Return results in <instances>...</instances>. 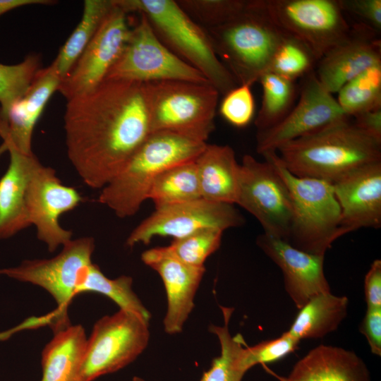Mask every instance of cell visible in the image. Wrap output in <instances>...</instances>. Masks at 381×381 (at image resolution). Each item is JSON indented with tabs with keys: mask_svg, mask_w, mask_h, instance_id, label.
I'll use <instances>...</instances> for the list:
<instances>
[{
	"mask_svg": "<svg viewBox=\"0 0 381 381\" xmlns=\"http://www.w3.org/2000/svg\"><path fill=\"white\" fill-rule=\"evenodd\" d=\"M66 101L68 157L83 181L100 190L152 133L147 83L107 79Z\"/></svg>",
	"mask_w": 381,
	"mask_h": 381,
	"instance_id": "obj_1",
	"label": "cell"
},
{
	"mask_svg": "<svg viewBox=\"0 0 381 381\" xmlns=\"http://www.w3.org/2000/svg\"><path fill=\"white\" fill-rule=\"evenodd\" d=\"M276 152L292 174L332 183L360 167L381 162V143L349 118L289 141Z\"/></svg>",
	"mask_w": 381,
	"mask_h": 381,
	"instance_id": "obj_2",
	"label": "cell"
},
{
	"mask_svg": "<svg viewBox=\"0 0 381 381\" xmlns=\"http://www.w3.org/2000/svg\"><path fill=\"white\" fill-rule=\"evenodd\" d=\"M206 145L171 132H152L126 166L100 189L98 202L120 218L135 214L161 174L195 161Z\"/></svg>",
	"mask_w": 381,
	"mask_h": 381,
	"instance_id": "obj_3",
	"label": "cell"
},
{
	"mask_svg": "<svg viewBox=\"0 0 381 381\" xmlns=\"http://www.w3.org/2000/svg\"><path fill=\"white\" fill-rule=\"evenodd\" d=\"M222 64L238 85H252L269 71L273 56L286 35L267 14L262 0L223 25L205 28Z\"/></svg>",
	"mask_w": 381,
	"mask_h": 381,
	"instance_id": "obj_4",
	"label": "cell"
},
{
	"mask_svg": "<svg viewBox=\"0 0 381 381\" xmlns=\"http://www.w3.org/2000/svg\"><path fill=\"white\" fill-rule=\"evenodd\" d=\"M127 13L144 15L161 41L198 70L219 94L238 84L218 58L204 28L173 0H114Z\"/></svg>",
	"mask_w": 381,
	"mask_h": 381,
	"instance_id": "obj_5",
	"label": "cell"
},
{
	"mask_svg": "<svg viewBox=\"0 0 381 381\" xmlns=\"http://www.w3.org/2000/svg\"><path fill=\"white\" fill-rule=\"evenodd\" d=\"M262 155L275 167L290 193L292 217L287 242L304 252L325 255L334 241L346 234L332 183L292 174L276 151Z\"/></svg>",
	"mask_w": 381,
	"mask_h": 381,
	"instance_id": "obj_6",
	"label": "cell"
},
{
	"mask_svg": "<svg viewBox=\"0 0 381 381\" xmlns=\"http://www.w3.org/2000/svg\"><path fill=\"white\" fill-rule=\"evenodd\" d=\"M152 132L168 131L206 143L215 128L219 93L210 83H147Z\"/></svg>",
	"mask_w": 381,
	"mask_h": 381,
	"instance_id": "obj_7",
	"label": "cell"
},
{
	"mask_svg": "<svg viewBox=\"0 0 381 381\" xmlns=\"http://www.w3.org/2000/svg\"><path fill=\"white\" fill-rule=\"evenodd\" d=\"M95 240L85 236L71 239L61 252L49 259L25 260L19 265L0 269L4 275L21 282L30 283L46 290L56 303V310L48 317L54 332L71 325L68 308L83 270L92 262Z\"/></svg>",
	"mask_w": 381,
	"mask_h": 381,
	"instance_id": "obj_8",
	"label": "cell"
},
{
	"mask_svg": "<svg viewBox=\"0 0 381 381\" xmlns=\"http://www.w3.org/2000/svg\"><path fill=\"white\" fill-rule=\"evenodd\" d=\"M149 339V322L135 313L119 309L102 317L87 339L80 381H93L125 368L145 351Z\"/></svg>",
	"mask_w": 381,
	"mask_h": 381,
	"instance_id": "obj_9",
	"label": "cell"
},
{
	"mask_svg": "<svg viewBox=\"0 0 381 381\" xmlns=\"http://www.w3.org/2000/svg\"><path fill=\"white\" fill-rule=\"evenodd\" d=\"M273 22L303 43L318 61L344 40L351 26L339 0H262Z\"/></svg>",
	"mask_w": 381,
	"mask_h": 381,
	"instance_id": "obj_10",
	"label": "cell"
},
{
	"mask_svg": "<svg viewBox=\"0 0 381 381\" xmlns=\"http://www.w3.org/2000/svg\"><path fill=\"white\" fill-rule=\"evenodd\" d=\"M107 79L143 83L165 80L210 83L202 73L161 41L143 14H140L137 24L131 28L127 43L109 71Z\"/></svg>",
	"mask_w": 381,
	"mask_h": 381,
	"instance_id": "obj_11",
	"label": "cell"
},
{
	"mask_svg": "<svg viewBox=\"0 0 381 381\" xmlns=\"http://www.w3.org/2000/svg\"><path fill=\"white\" fill-rule=\"evenodd\" d=\"M259 222L264 234L288 241L292 217L289 188L273 164L250 155L240 164L236 204Z\"/></svg>",
	"mask_w": 381,
	"mask_h": 381,
	"instance_id": "obj_12",
	"label": "cell"
},
{
	"mask_svg": "<svg viewBox=\"0 0 381 381\" xmlns=\"http://www.w3.org/2000/svg\"><path fill=\"white\" fill-rule=\"evenodd\" d=\"M243 222L234 205L200 198L155 209L132 230L126 243L131 248L138 243L149 244L156 236L177 239L205 229L224 231Z\"/></svg>",
	"mask_w": 381,
	"mask_h": 381,
	"instance_id": "obj_13",
	"label": "cell"
},
{
	"mask_svg": "<svg viewBox=\"0 0 381 381\" xmlns=\"http://www.w3.org/2000/svg\"><path fill=\"white\" fill-rule=\"evenodd\" d=\"M113 4L96 34L59 85L58 91L66 100L103 83L127 43L131 30L128 13L114 0Z\"/></svg>",
	"mask_w": 381,
	"mask_h": 381,
	"instance_id": "obj_14",
	"label": "cell"
},
{
	"mask_svg": "<svg viewBox=\"0 0 381 381\" xmlns=\"http://www.w3.org/2000/svg\"><path fill=\"white\" fill-rule=\"evenodd\" d=\"M83 200L75 188L62 183L53 168L37 163L28 186L26 209L30 224L49 252L72 239V232L61 226L59 218Z\"/></svg>",
	"mask_w": 381,
	"mask_h": 381,
	"instance_id": "obj_15",
	"label": "cell"
},
{
	"mask_svg": "<svg viewBox=\"0 0 381 381\" xmlns=\"http://www.w3.org/2000/svg\"><path fill=\"white\" fill-rule=\"evenodd\" d=\"M350 118L327 91L315 73L305 76L298 103L278 123L257 133V152L277 151L284 144Z\"/></svg>",
	"mask_w": 381,
	"mask_h": 381,
	"instance_id": "obj_16",
	"label": "cell"
},
{
	"mask_svg": "<svg viewBox=\"0 0 381 381\" xmlns=\"http://www.w3.org/2000/svg\"><path fill=\"white\" fill-rule=\"evenodd\" d=\"M142 261L160 276L167 294V308L163 325L166 333L181 332L194 307V298L205 267L188 265L176 257L167 246L144 251Z\"/></svg>",
	"mask_w": 381,
	"mask_h": 381,
	"instance_id": "obj_17",
	"label": "cell"
},
{
	"mask_svg": "<svg viewBox=\"0 0 381 381\" xmlns=\"http://www.w3.org/2000/svg\"><path fill=\"white\" fill-rule=\"evenodd\" d=\"M257 244L280 268L285 290L298 309L313 297L331 292L324 272L325 255L304 252L264 233Z\"/></svg>",
	"mask_w": 381,
	"mask_h": 381,
	"instance_id": "obj_18",
	"label": "cell"
},
{
	"mask_svg": "<svg viewBox=\"0 0 381 381\" xmlns=\"http://www.w3.org/2000/svg\"><path fill=\"white\" fill-rule=\"evenodd\" d=\"M377 34L363 24H355L347 37L318 61L315 75L327 91L337 93L363 71L381 64V41Z\"/></svg>",
	"mask_w": 381,
	"mask_h": 381,
	"instance_id": "obj_19",
	"label": "cell"
},
{
	"mask_svg": "<svg viewBox=\"0 0 381 381\" xmlns=\"http://www.w3.org/2000/svg\"><path fill=\"white\" fill-rule=\"evenodd\" d=\"M332 186L346 234L381 226V162L351 171Z\"/></svg>",
	"mask_w": 381,
	"mask_h": 381,
	"instance_id": "obj_20",
	"label": "cell"
},
{
	"mask_svg": "<svg viewBox=\"0 0 381 381\" xmlns=\"http://www.w3.org/2000/svg\"><path fill=\"white\" fill-rule=\"evenodd\" d=\"M62 80L52 64L41 68L24 96L11 109L6 120L0 119V137L24 154L32 153L35 127L52 95Z\"/></svg>",
	"mask_w": 381,
	"mask_h": 381,
	"instance_id": "obj_21",
	"label": "cell"
},
{
	"mask_svg": "<svg viewBox=\"0 0 381 381\" xmlns=\"http://www.w3.org/2000/svg\"><path fill=\"white\" fill-rule=\"evenodd\" d=\"M2 148L10 154V162L0 179V240L8 238L30 226L26 195L31 173L39 162L32 152L24 154L4 141Z\"/></svg>",
	"mask_w": 381,
	"mask_h": 381,
	"instance_id": "obj_22",
	"label": "cell"
},
{
	"mask_svg": "<svg viewBox=\"0 0 381 381\" xmlns=\"http://www.w3.org/2000/svg\"><path fill=\"white\" fill-rule=\"evenodd\" d=\"M265 369L280 381H370L366 364L355 352L329 345L309 351L286 377Z\"/></svg>",
	"mask_w": 381,
	"mask_h": 381,
	"instance_id": "obj_23",
	"label": "cell"
},
{
	"mask_svg": "<svg viewBox=\"0 0 381 381\" xmlns=\"http://www.w3.org/2000/svg\"><path fill=\"white\" fill-rule=\"evenodd\" d=\"M202 198L236 205L240 164L229 145L207 144L195 160Z\"/></svg>",
	"mask_w": 381,
	"mask_h": 381,
	"instance_id": "obj_24",
	"label": "cell"
},
{
	"mask_svg": "<svg viewBox=\"0 0 381 381\" xmlns=\"http://www.w3.org/2000/svg\"><path fill=\"white\" fill-rule=\"evenodd\" d=\"M87 339L81 325L54 332L42 351L40 381H80Z\"/></svg>",
	"mask_w": 381,
	"mask_h": 381,
	"instance_id": "obj_25",
	"label": "cell"
},
{
	"mask_svg": "<svg viewBox=\"0 0 381 381\" xmlns=\"http://www.w3.org/2000/svg\"><path fill=\"white\" fill-rule=\"evenodd\" d=\"M349 300L331 292L318 294L301 308L287 330L300 341L320 339L335 331L347 314Z\"/></svg>",
	"mask_w": 381,
	"mask_h": 381,
	"instance_id": "obj_26",
	"label": "cell"
},
{
	"mask_svg": "<svg viewBox=\"0 0 381 381\" xmlns=\"http://www.w3.org/2000/svg\"><path fill=\"white\" fill-rule=\"evenodd\" d=\"M113 0H85L81 19L51 64L63 80L113 7Z\"/></svg>",
	"mask_w": 381,
	"mask_h": 381,
	"instance_id": "obj_27",
	"label": "cell"
},
{
	"mask_svg": "<svg viewBox=\"0 0 381 381\" xmlns=\"http://www.w3.org/2000/svg\"><path fill=\"white\" fill-rule=\"evenodd\" d=\"M133 279L121 275L115 279L105 276L99 267L92 262L83 272L75 290V296L94 292L106 296L120 309L139 315L149 322L151 315L132 289Z\"/></svg>",
	"mask_w": 381,
	"mask_h": 381,
	"instance_id": "obj_28",
	"label": "cell"
},
{
	"mask_svg": "<svg viewBox=\"0 0 381 381\" xmlns=\"http://www.w3.org/2000/svg\"><path fill=\"white\" fill-rule=\"evenodd\" d=\"M202 198L195 161L174 166L161 174L149 192L155 209Z\"/></svg>",
	"mask_w": 381,
	"mask_h": 381,
	"instance_id": "obj_29",
	"label": "cell"
},
{
	"mask_svg": "<svg viewBox=\"0 0 381 381\" xmlns=\"http://www.w3.org/2000/svg\"><path fill=\"white\" fill-rule=\"evenodd\" d=\"M224 318L222 326H210V332L215 334L220 344V355L212 360L210 368L204 373L200 381H241L246 373L240 365V359L246 346L243 337L232 336L229 324L234 308L220 306Z\"/></svg>",
	"mask_w": 381,
	"mask_h": 381,
	"instance_id": "obj_30",
	"label": "cell"
},
{
	"mask_svg": "<svg viewBox=\"0 0 381 381\" xmlns=\"http://www.w3.org/2000/svg\"><path fill=\"white\" fill-rule=\"evenodd\" d=\"M258 82L262 86V98L255 125L260 132L274 126L289 112L296 97V85L294 80L269 71Z\"/></svg>",
	"mask_w": 381,
	"mask_h": 381,
	"instance_id": "obj_31",
	"label": "cell"
},
{
	"mask_svg": "<svg viewBox=\"0 0 381 381\" xmlns=\"http://www.w3.org/2000/svg\"><path fill=\"white\" fill-rule=\"evenodd\" d=\"M337 93V101L349 117L381 108V64L363 71Z\"/></svg>",
	"mask_w": 381,
	"mask_h": 381,
	"instance_id": "obj_32",
	"label": "cell"
},
{
	"mask_svg": "<svg viewBox=\"0 0 381 381\" xmlns=\"http://www.w3.org/2000/svg\"><path fill=\"white\" fill-rule=\"evenodd\" d=\"M41 59L28 54L14 65L0 64V119L6 120L12 107L25 94L39 71Z\"/></svg>",
	"mask_w": 381,
	"mask_h": 381,
	"instance_id": "obj_33",
	"label": "cell"
},
{
	"mask_svg": "<svg viewBox=\"0 0 381 381\" xmlns=\"http://www.w3.org/2000/svg\"><path fill=\"white\" fill-rule=\"evenodd\" d=\"M316 61L313 54L303 43L286 35L273 56L269 72L295 81L312 72Z\"/></svg>",
	"mask_w": 381,
	"mask_h": 381,
	"instance_id": "obj_34",
	"label": "cell"
},
{
	"mask_svg": "<svg viewBox=\"0 0 381 381\" xmlns=\"http://www.w3.org/2000/svg\"><path fill=\"white\" fill-rule=\"evenodd\" d=\"M179 6L204 28L217 27L233 20L248 7L246 0H179Z\"/></svg>",
	"mask_w": 381,
	"mask_h": 381,
	"instance_id": "obj_35",
	"label": "cell"
},
{
	"mask_svg": "<svg viewBox=\"0 0 381 381\" xmlns=\"http://www.w3.org/2000/svg\"><path fill=\"white\" fill-rule=\"evenodd\" d=\"M223 231L205 229L174 239L167 248L181 262L196 267H205L207 258L220 246Z\"/></svg>",
	"mask_w": 381,
	"mask_h": 381,
	"instance_id": "obj_36",
	"label": "cell"
},
{
	"mask_svg": "<svg viewBox=\"0 0 381 381\" xmlns=\"http://www.w3.org/2000/svg\"><path fill=\"white\" fill-rule=\"evenodd\" d=\"M300 341L286 331L277 338L261 341L253 346H246L240 359L241 367L247 372L258 364L265 365L277 361L294 352Z\"/></svg>",
	"mask_w": 381,
	"mask_h": 381,
	"instance_id": "obj_37",
	"label": "cell"
},
{
	"mask_svg": "<svg viewBox=\"0 0 381 381\" xmlns=\"http://www.w3.org/2000/svg\"><path fill=\"white\" fill-rule=\"evenodd\" d=\"M248 85H238L224 95L219 105L221 116L238 128L248 126L253 119L255 99Z\"/></svg>",
	"mask_w": 381,
	"mask_h": 381,
	"instance_id": "obj_38",
	"label": "cell"
},
{
	"mask_svg": "<svg viewBox=\"0 0 381 381\" xmlns=\"http://www.w3.org/2000/svg\"><path fill=\"white\" fill-rule=\"evenodd\" d=\"M342 11L357 17L363 24L378 33L381 30V0H339Z\"/></svg>",
	"mask_w": 381,
	"mask_h": 381,
	"instance_id": "obj_39",
	"label": "cell"
},
{
	"mask_svg": "<svg viewBox=\"0 0 381 381\" xmlns=\"http://www.w3.org/2000/svg\"><path fill=\"white\" fill-rule=\"evenodd\" d=\"M370 346L371 353L381 356V308H367L360 327Z\"/></svg>",
	"mask_w": 381,
	"mask_h": 381,
	"instance_id": "obj_40",
	"label": "cell"
},
{
	"mask_svg": "<svg viewBox=\"0 0 381 381\" xmlns=\"http://www.w3.org/2000/svg\"><path fill=\"white\" fill-rule=\"evenodd\" d=\"M367 308H381V260H375L364 279Z\"/></svg>",
	"mask_w": 381,
	"mask_h": 381,
	"instance_id": "obj_41",
	"label": "cell"
},
{
	"mask_svg": "<svg viewBox=\"0 0 381 381\" xmlns=\"http://www.w3.org/2000/svg\"><path fill=\"white\" fill-rule=\"evenodd\" d=\"M353 122L364 133L381 143V108L358 114Z\"/></svg>",
	"mask_w": 381,
	"mask_h": 381,
	"instance_id": "obj_42",
	"label": "cell"
},
{
	"mask_svg": "<svg viewBox=\"0 0 381 381\" xmlns=\"http://www.w3.org/2000/svg\"><path fill=\"white\" fill-rule=\"evenodd\" d=\"M52 0H0V16L15 8L29 5H50Z\"/></svg>",
	"mask_w": 381,
	"mask_h": 381,
	"instance_id": "obj_43",
	"label": "cell"
},
{
	"mask_svg": "<svg viewBox=\"0 0 381 381\" xmlns=\"http://www.w3.org/2000/svg\"><path fill=\"white\" fill-rule=\"evenodd\" d=\"M132 381H146L143 378L138 377V376H134L132 379Z\"/></svg>",
	"mask_w": 381,
	"mask_h": 381,
	"instance_id": "obj_44",
	"label": "cell"
}]
</instances>
